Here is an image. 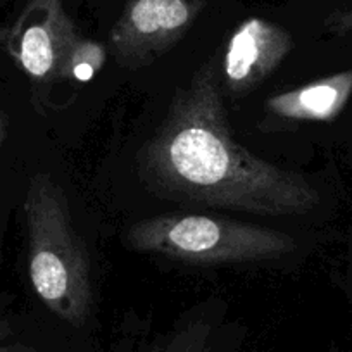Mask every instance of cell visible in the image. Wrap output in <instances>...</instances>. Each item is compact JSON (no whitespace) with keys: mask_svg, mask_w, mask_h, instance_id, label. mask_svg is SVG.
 <instances>
[{"mask_svg":"<svg viewBox=\"0 0 352 352\" xmlns=\"http://www.w3.org/2000/svg\"><path fill=\"white\" fill-rule=\"evenodd\" d=\"M324 26L335 35H352V8L335 11L333 14L328 16Z\"/></svg>","mask_w":352,"mask_h":352,"instance_id":"obj_10","label":"cell"},{"mask_svg":"<svg viewBox=\"0 0 352 352\" xmlns=\"http://www.w3.org/2000/svg\"><path fill=\"white\" fill-rule=\"evenodd\" d=\"M64 0H28L6 35V49L38 87L60 83L71 49L80 38Z\"/></svg>","mask_w":352,"mask_h":352,"instance_id":"obj_5","label":"cell"},{"mask_svg":"<svg viewBox=\"0 0 352 352\" xmlns=\"http://www.w3.org/2000/svg\"><path fill=\"white\" fill-rule=\"evenodd\" d=\"M208 0H126L109 33L118 66L140 69L180 42Z\"/></svg>","mask_w":352,"mask_h":352,"instance_id":"obj_4","label":"cell"},{"mask_svg":"<svg viewBox=\"0 0 352 352\" xmlns=\"http://www.w3.org/2000/svg\"><path fill=\"white\" fill-rule=\"evenodd\" d=\"M0 228H2V206H0Z\"/></svg>","mask_w":352,"mask_h":352,"instance_id":"obj_12","label":"cell"},{"mask_svg":"<svg viewBox=\"0 0 352 352\" xmlns=\"http://www.w3.org/2000/svg\"><path fill=\"white\" fill-rule=\"evenodd\" d=\"M0 335H2V327H0Z\"/></svg>","mask_w":352,"mask_h":352,"instance_id":"obj_14","label":"cell"},{"mask_svg":"<svg viewBox=\"0 0 352 352\" xmlns=\"http://www.w3.org/2000/svg\"><path fill=\"white\" fill-rule=\"evenodd\" d=\"M23 209L33 290L59 320L83 327L92 309L90 263L63 187L52 176L36 173Z\"/></svg>","mask_w":352,"mask_h":352,"instance_id":"obj_2","label":"cell"},{"mask_svg":"<svg viewBox=\"0 0 352 352\" xmlns=\"http://www.w3.org/2000/svg\"><path fill=\"white\" fill-rule=\"evenodd\" d=\"M107 50L99 42L80 36L67 56L60 83H87L104 67Z\"/></svg>","mask_w":352,"mask_h":352,"instance_id":"obj_8","label":"cell"},{"mask_svg":"<svg viewBox=\"0 0 352 352\" xmlns=\"http://www.w3.org/2000/svg\"><path fill=\"white\" fill-rule=\"evenodd\" d=\"M351 96L352 71H342L270 97L264 113L266 121L285 126L331 121L344 111Z\"/></svg>","mask_w":352,"mask_h":352,"instance_id":"obj_7","label":"cell"},{"mask_svg":"<svg viewBox=\"0 0 352 352\" xmlns=\"http://www.w3.org/2000/svg\"><path fill=\"white\" fill-rule=\"evenodd\" d=\"M142 180L159 197L257 216H302L320 202L299 173L254 155L226 123L219 73L195 71L173 97L138 154Z\"/></svg>","mask_w":352,"mask_h":352,"instance_id":"obj_1","label":"cell"},{"mask_svg":"<svg viewBox=\"0 0 352 352\" xmlns=\"http://www.w3.org/2000/svg\"><path fill=\"white\" fill-rule=\"evenodd\" d=\"M137 252L190 264H239L294 252L296 242L280 230L221 216L169 212L137 221L124 235Z\"/></svg>","mask_w":352,"mask_h":352,"instance_id":"obj_3","label":"cell"},{"mask_svg":"<svg viewBox=\"0 0 352 352\" xmlns=\"http://www.w3.org/2000/svg\"><path fill=\"white\" fill-rule=\"evenodd\" d=\"M294 49L290 32L264 18H247L233 30L221 63L223 92L249 96L268 80Z\"/></svg>","mask_w":352,"mask_h":352,"instance_id":"obj_6","label":"cell"},{"mask_svg":"<svg viewBox=\"0 0 352 352\" xmlns=\"http://www.w3.org/2000/svg\"><path fill=\"white\" fill-rule=\"evenodd\" d=\"M2 337H4V335H0V342H2Z\"/></svg>","mask_w":352,"mask_h":352,"instance_id":"obj_13","label":"cell"},{"mask_svg":"<svg viewBox=\"0 0 352 352\" xmlns=\"http://www.w3.org/2000/svg\"><path fill=\"white\" fill-rule=\"evenodd\" d=\"M145 352H212L211 328L204 321H190Z\"/></svg>","mask_w":352,"mask_h":352,"instance_id":"obj_9","label":"cell"},{"mask_svg":"<svg viewBox=\"0 0 352 352\" xmlns=\"http://www.w3.org/2000/svg\"><path fill=\"white\" fill-rule=\"evenodd\" d=\"M6 135H8V120H6L4 113L0 111V148L6 140Z\"/></svg>","mask_w":352,"mask_h":352,"instance_id":"obj_11","label":"cell"}]
</instances>
